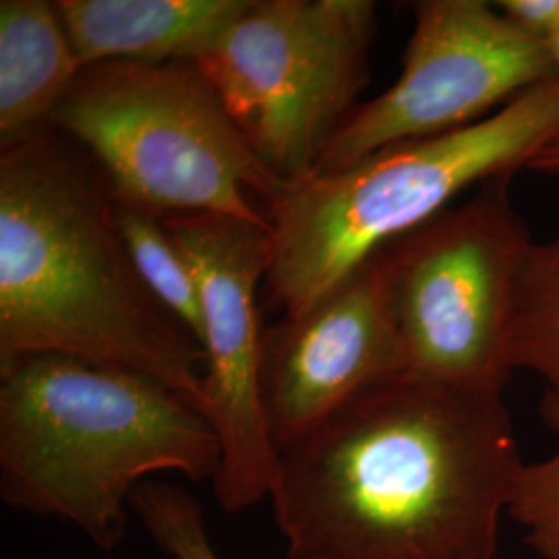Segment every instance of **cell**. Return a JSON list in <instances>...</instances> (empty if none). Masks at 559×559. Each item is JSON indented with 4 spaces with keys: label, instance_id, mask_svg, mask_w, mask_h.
Instances as JSON below:
<instances>
[{
    "label": "cell",
    "instance_id": "obj_18",
    "mask_svg": "<svg viewBox=\"0 0 559 559\" xmlns=\"http://www.w3.org/2000/svg\"><path fill=\"white\" fill-rule=\"evenodd\" d=\"M528 168L537 170V173H547V175H559V145L545 150L535 160L531 162Z\"/></svg>",
    "mask_w": 559,
    "mask_h": 559
},
{
    "label": "cell",
    "instance_id": "obj_4",
    "mask_svg": "<svg viewBox=\"0 0 559 559\" xmlns=\"http://www.w3.org/2000/svg\"><path fill=\"white\" fill-rule=\"evenodd\" d=\"M556 145L559 78L475 124L286 187L265 212L267 302L282 318L299 316L381 247L440 216L464 189L528 168Z\"/></svg>",
    "mask_w": 559,
    "mask_h": 559
},
{
    "label": "cell",
    "instance_id": "obj_9",
    "mask_svg": "<svg viewBox=\"0 0 559 559\" xmlns=\"http://www.w3.org/2000/svg\"><path fill=\"white\" fill-rule=\"evenodd\" d=\"M200 280L205 415L221 441L214 493L237 514L270 496L278 468L261 394L258 307L270 261V224L195 214L162 218Z\"/></svg>",
    "mask_w": 559,
    "mask_h": 559
},
{
    "label": "cell",
    "instance_id": "obj_13",
    "mask_svg": "<svg viewBox=\"0 0 559 559\" xmlns=\"http://www.w3.org/2000/svg\"><path fill=\"white\" fill-rule=\"evenodd\" d=\"M508 359L547 381L545 399L559 400V237L531 242L520 270Z\"/></svg>",
    "mask_w": 559,
    "mask_h": 559
},
{
    "label": "cell",
    "instance_id": "obj_12",
    "mask_svg": "<svg viewBox=\"0 0 559 559\" xmlns=\"http://www.w3.org/2000/svg\"><path fill=\"white\" fill-rule=\"evenodd\" d=\"M85 64L57 2H0V145L50 127Z\"/></svg>",
    "mask_w": 559,
    "mask_h": 559
},
{
    "label": "cell",
    "instance_id": "obj_2",
    "mask_svg": "<svg viewBox=\"0 0 559 559\" xmlns=\"http://www.w3.org/2000/svg\"><path fill=\"white\" fill-rule=\"evenodd\" d=\"M52 127L0 145V367L27 355L117 365L205 413L203 355L140 278L110 187Z\"/></svg>",
    "mask_w": 559,
    "mask_h": 559
},
{
    "label": "cell",
    "instance_id": "obj_19",
    "mask_svg": "<svg viewBox=\"0 0 559 559\" xmlns=\"http://www.w3.org/2000/svg\"><path fill=\"white\" fill-rule=\"evenodd\" d=\"M547 48H549V52H551V59H554V64H556V73H558L559 78V29L547 40Z\"/></svg>",
    "mask_w": 559,
    "mask_h": 559
},
{
    "label": "cell",
    "instance_id": "obj_14",
    "mask_svg": "<svg viewBox=\"0 0 559 559\" xmlns=\"http://www.w3.org/2000/svg\"><path fill=\"white\" fill-rule=\"evenodd\" d=\"M112 212L120 239L143 284L200 344L203 334L200 280L166 230L164 221L154 212L117 200L115 195Z\"/></svg>",
    "mask_w": 559,
    "mask_h": 559
},
{
    "label": "cell",
    "instance_id": "obj_6",
    "mask_svg": "<svg viewBox=\"0 0 559 559\" xmlns=\"http://www.w3.org/2000/svg\"><path fill=\"white\" fill-rule=\"evenodd\" d=\"M512 175L381 247L404 376L503 390L510 325L533 239L512 205Z\"/></svg>",
    "mask_w": 559,
    "mask_h": 559
},
{
    "label": "cell",
    "instance_id": "obj_15",
    "mask_svg": "<svg viewBox=\"0 0 559 559\" xmlns=\"http://www.w3.org/2000/svg\"><path fill=\"white\" fill-rule=\"evenodd\" d=\"M131 510L168 559H218L201 503L185 487L147 479L131 496Z\"/></svg>",
    "mask_w": 559,
    "mask_h": 559
},
{
    "label": "cell",
    "instance_id": "obj_17",
    "mask_svg": "<svg viewBox=\"0 0 559 559\" xmlns=\"http://www.w3.org/2000/svg\"><path fill=\"white\" fill-rule=\"evenodd\" d=\"M496 7L506 20L535 40L547 44L559 29V0H501Z\"/></svg>",
    "mask_w": 559,
    "mask_h": 559
},
{
    "label": "cell",
    "instance_id": "obj_8",
    "mask_svg": "<svg viewBox=\"0 0 559 559\" xmlns=\"http://www.w3.org/2000/svg\"><path fill=\"white\" fill-rule=\"evenodd\" d=\"M394 85L357 106L313 175H330L385 147L475 124L558 78L545 41L520 32L485 0H420Z\"/></svg>",
    "mask_w": 559,
    "mask_h": 559
},
{
    "label": "cell",
    "instance_id": "obj_3",
    "mask_svg": "<svg viewBox=\"0 0 559 559\" xmlns=\"http://www.w3.org/2000/svg\"><path fill=\"white\" fill-rule=\"evenodd\" d=\"M221 456L200 406L150 376L67 355L0 367L2 500L75 524L102 551L124 537L143 480H214Z\"/></svg>",
    "mask_w": 559,
    "mask_h": 559
},
{
    "label": "cell",
    "instance_id": "obj_16",
    "mask_svg": "<svg viewBox=\"0 0 559 559\" xmlns=\"http://www.w3.org/2000/svg\"><path fill=\"white\" fill-rule=\"evenodd\" d=\"M543 415L559 429V400H543ZM508 514L526 531L524 540L540 558L559 559V450L543 462H522Z\"/></svg>",
    "mask_w": 559,
    "mask_h": 559
},
{
    "label": "cell",
    "instance_id": "obj_1",
    "mask_svg": "<svg viewBox=\"0 0 559 559\" xmlns=\"http://www.w3.org/2000/svg\"><path fill=\"white\" fill-rule=\"evenodd\" d=\"M522 460L503 390L399 376L278 452L288 559H496Z\"/></svg>",
    "mask_w": 559,
    "mask_h": 559
},
{
    "label": "cell",
    "instance_id": "obj_5",
    "mask_svg": "<svg viewBox=\"0 0 559 559\" xmlns=\"http://www.w3.org/2000/svg\"><path fill=\"white\" fill-rule=\"evenodd\" d=\"M50 127L94 160L117 200L160 218L270 224L251 193L270 203L286 189L195 62L90 64Z\"/></svg>",
    "mask_w": 559,
    "mask_h": 559
},
{
    "label": "cell",
    "instance_id": "obj_10",
    "mask_svg": "<svg viewBox=\"0 0 559 559\" xmlns=\"http://www.w3.org/2000/svg\"><path fill=\"white\" fill-rule=\"evenodd\" d=\"M404 376L381 251L295 318L265 328L261 394L282 450L369 385Z\"/></svg>",
    "mask_w": 559,
    "mask_h": 559
},
{
    "label": "cell",
    "instance_id": "obj_7",
    "mask_svg": "<svg viewBox=\"0 0 559 559\" xmlns=\"http://www.w3.org/2000/svg\"><path fill=\"white\" fill-rule=\"evenodd\" d=\"M369 0H249L195 64L286 187L313 177L369 80Z\"/></svg>",
    "mask_w": 559,
    "mask_h": 559
},
{
    "label": "cell",
    "instance_id": "obj_11",
    "mask_svg": "<svg viewBox=\"0 0 559 559\" xmlns=\"http://www.w3.org/2000/svg\"><path fill=\"white\" fill-rule=\"evenodd\" d=\"M249 0H59L85 67L98 62H198Z\"/></svg>",
    "mask_w": 559,
    "mask_h": 559
}]
</instances>
